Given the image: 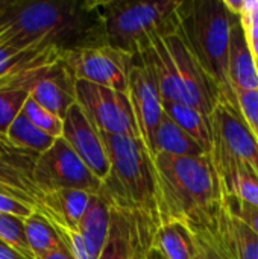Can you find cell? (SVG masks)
I'll return each mask as SVG.
<instances>
[{
	"instance_id": "cell-20",
	"label": "cell",
	"mask_w": 258,
	"mask_h": 259,
	"mask_svg": "<svg viewBox=\"0 0 258 259\" xmlns=\"http://www.w3.org/2000/svg\"><path fill=\"white\" fill-rule=\"evenodd\" d=\"M109 226L111 208L99 194H91L88 208L79 223L78 231L81 232L93 259H99L100 256L109 234Z\"/></svg>"
},
{
	"instance_id": "cell-35",
	"label": "cell",
	"mask_w": 258,
	"mask_h": 259,
	"mask_svg": "<svg viewBox=\"0 0 258 259\" xmlns=\"http://www.w3.org/2000/svg\"><path fill=\"white\" fill-rule=\"evenodd\" d=\"M40 259H75V258H73V255L70 253V250L67 249V246L64 244V246H61L59 249H56V250L50 252L49 255H46L44 258H40Z\"/></svg>"
},
{
	"instance_id": "cell-33",
	"label": "cell",
	"mask_w": 258,
	"mask_h": 259,
	"mask_svg": "<svg viewBox=\"0 0 258 259\" xmlns=\"http://www.w3.org/2000/svg\"><path fill=\"white\" fill-rule=\"evenodd\" d=\"M0 212L11 214V215L21 217V219H27L33 212V209L30 206H27L26 203H23V202H20L11 196L0 194Z\"/></svg>"
},
{
	"instance_id": "cell-30",
	"label": "cell",
	"mask_w": 258,
	"mask_h": 259,
	"mask_svg": "<svg viewBox=\"0 0 258 259\" xmlns=\"http://www.w3.org/2000/svg\"><path fill=\"white\" fill-rule=\"evenodd\" d=\"M224 206L231 215L243 222L258 235V206H254L233 196H224Z\"/></svg>"
},
{
	"instance_id": "cell-11",
	"label": "cell",
	"mask_w": 258,
	"mask_h": 259,
	"mask_svg": "<svg viewBox=\"0 0 258 259\" xmlns=\"http://www.w3.org/2000/svg\"><path fill=\"white\" fill-rule=\"evenodd\" d=\"M128 96L134 109L141 140L151 152L154 134L164 115V108L160 88L151 70L138 55L134 56V62L129 71Z\"/></svg>"
},
{
	"instance_id": "cell-34",
	"label": "cell",
	"mask_w": 258,
	"mask_h": 259,
	"mask_svg": "<svg viewBox=\"0 0 258 259\" xmlns=\"http://www.w3.org/2000/svg\"><path fill=\"white\" fill-rule=\"evenodd\" d=\"M0 259H30L26 255H23L20 250H17L15 247L6 244L5 241L0 240Z\"/></svg>"
},
{
	"instance_id": "cell-25",
	"label": "cell",
	"mask_w": 258,
	"mask_h": 259,
	"mask_svg": "<svg viewBox=\"0 0 258 259\" xmlns=\"http://www.w3.org/2000/svg\"><path fill=\"white\" fill-rule=\"evenodd\" d=\"M55 140L56 138L47 135L35 124H32L21 112L14 118L6 132V141L12 147L29 150L36 155L47 152L53 146Z\"/></svg>"
},
{
	"instance_id": "cell-26",
	"label": "cell",
	"mask_w": 258,
	"mask_h": 259,
	"mask_svg": "<svg viewBox=\"0 0 258 259\" xmlns=\"http://www.w3.org/2000/svg\"><path fill=\"white\" fill-rule=\"evenodd\" d=\"M62 53L55 49H17L12 46L0 44V77L15 73L18 70L61 59Z\"/></svg>"
},
{
	"instance_id": "cell-27",
	"label": "cell",
	"mask_w": 258,
	"mask_h": 259,
	"mask_svg": "<svg viewBox=\"0 0 258 259\" xmlns=\"http://www.w3.org/2000/svg\"><path fill=\"white\" fill-rule=\"evenodd\" d=\"M135 244L129 223L117 212L111 211V226L106 243L99 259H132Z\"/></svg>"
},
{
	"instance_id": "cell-4",
	"label": "cell",
	"mask_w": 258,
	"mask_h": 259,
	"mask_svg": "<svg viewBox=\"0 0 258 259\" xmlns=\"http://www.w3.org/2000/svg\"><path fill=\"white\" fill-rule=\"evenodd\" d=\"M138 56L151 70L163 102L184 103L210 117L214 106L225 100L179 32L157 38Z\"/></svg>"
},
{
	"instance_id": "cell-8",
	"label": "cell",
	"mask_w": 258,
	"mask_h": 259,
	"mask_svg": "<svg viewBox=\"0 0 258 259\" xmlns=\"http://www.w3.org/2000/svg\"><path fill=\"white\" fill-rule=\"evenodd\" d=\"M76 103L99 132L141 138L128 93L76 79Z\"/></svg>"
},
{
	"instance_id": "cell-17",
	"label": "cell",
	"mask_w": 258,
	"mask_h": 259,
	"mask_svg": "<svg viewBox=\"0 0 258 259\" xmlns=\"http://www.w3.org/2000/svg\"><path fill=\"white\" fill-rule=\"evenodd\" d=\"M230 80L236 91H254L258 90V70L255 56L251 50V44L243 27L240 15L234 14L231 44H230Z\"/></svg>"
},
{
	"instance_id": "cell-38",
	"label": "cell",
	"mask_w": 258,
	"mask_h": 259,
	"mask_svg": "<svg viewBox=\"0 0 258 259\" xmlns=\"http://www.w3.org/2000/svg\"><path fill=\"white\" fill-rule=\"evenodd\" d=\"M11 149H12V146H11L6 140H2V138H0V155H3V153L9 152Z\"/></svg>"
},
{
	"instance_id": "cell-1",
	"label": "cell",
	"mask_w": 258,
	"mask_h": 259,
	"mask_svg": "<svg viewBox=\"0 0 258 259\" xmlns=\"http://www.w3.org/2000/svg\"><path fill=\"white\" fill-rule=\"evenodd\" d=\"M0 44L62 55L103 46L100 0H2Z\"/></svg>"
},
{
	"instance_id": "cell-2",
	"label": "cell",
	"mask_w": 258,
	"mask_h": 259,
	"mask_svg": "<svg viewBox=\"0 0 258 259\" xmlns=\"http://www.w3.org/2000/svg\"><path fill=\"white\" fill-rule=\"evenodd\" d=\"M109 173L99 196L131 226L135 256H146L161 228L154 158L141 138L100 132Z\"/></svg>"
},
{
	"instance_id": "cell-41",
	"label": "cell",
	"mask_w": 258,
	"mask_h": 259,
	"mask_svg": "<svg viewBox=\"0 0 258 259\" xmlns=\"http://www.w3.org/2000/svg\"><path fill=\"white\" fill-rule=\"evenodd\" d=\"M255 61H257V70H258V59H255Z\"/></svg>"
},
{
	"instance_id": "cell-24",
	"label": "cell",
	"mask_w": 258,
	"mask_h": 259,
	"mask_svg": "<svg viewBox=\"0 0 258 259\" xmlns=\"http://www.w3.org/2000/svg\"><path fill=\"white\" fill-rule=\"evenodd\" d=\"M152 247L158 249L166 259H193L195 256L193 234L181 223L163 225L154 238Z\"/></svg>"
},
{
	"instance_id": "cell-22",
	"label": "cell",
	"mask_w": 258,
	"mask_h": 259,
	"mask_svg": "<svg viewBox=\"0 0 258 259\" xmlns=\"http://www.w3.org/2000/svg\"><path fill=\"white\" fill-rule=\"evenodd\" d=\"M164 112L181 127L184 129L210 156L211 146H213V134L210 117L202 114L199 109L184 105V103H173V102H163Z\"/></svg>"
},
{
	"instance_id": "cell-32",
	"label": "cell",
	"mask_w": 258,
	"mask_h": 259,
	"mask_svg": "<svg viewBox=\"0 0 258 259\" xmlns=\"http://www.w3.org/2000/svg\"><path fill=\"white\" fill-rule=\"evenodd\" d=\"M193 238H195L193 259H228L208 229L193 234Z\"/></svg>"
},
{
	"instance_id": "cell-19",
	"label": "cell",
	"mask_w": 258,
	"mask_h": 259,
	"mask_svg": "<svg viewBox=\"0 0 258 259\" xmlns=\"http://www.w3.org/2000/svg\"><path fill=\"white\" fill-rule=\"evenodd\" d=\"M91 194L82 190H58L41 197L40 208L53 225L78 229L88 208Z\"/></svg>"
},
{
	"instance_id": "cell-15",
	"label": "cell",
	"mask_w": 258,
	"mask_h": 259,
	"mask_svg": "<svg viewBox=\"0 0 258 259\" xmlns=\"http://www.w3.org/2000/svg\"><path fill=\"white\" fill-rule=\"evenodd\" d=\"M30 97L64 120L70 106L76 103V77L61 59L38 79Z\"/></svg>"
},
{
	"instance_id": "cell-12",
	"label": "cell",
	"mask_w": 258,
	"mask_h": 259,
	"mask_svg": "<svg viewBox=\"0 0 258 259\" xmlns=\"http://www.w3.org/2000/svg\"><path fill=\"white\" fill-rule=\"evenodd\" d=\"M62 138L71 146L94 176L103 182L109 173L108 153L100 132L78 103L71 105L67 111Z\"/></svg>"
},
{
	"instance_id": "cell-29",
	"label": "cell",
	"mask_w": 258,
	"mask_h": 259,
	"mask_svg": "<svg viewBox=\"0 0 258 259\" xmlns=\"http://www.w3.org/2000/svg\"><path fill=\"white\" fill-rule=\"evenodd\" d=\"M0 240L15 247L27 258L33 259L24 234V219L0 212Z\"/></svg>"
},
{
	"instance_id": "cell-14",
	"label": "cell",
	"mask_w": 258,
	"mask_h": 259,
	"mask_svg": "<svg viewBox=\"0 0 258 259\" xmlns=\"http://www.w3.org/2000/svg\"><path fill=\"white\" fill-rule=\"evenodd\" d=\"M61 59L36 64L0 77V138L2 140H6V132L11 123L14 121V118L21 112L23 105L29 99L33 85L53 64L59 62Z\"/></svg>"
},
{
	"instance_id": "cell-31",
	"label": "cell",
	"mask_w": 258,
	"mask_h": 259,
	"mask_svg": "<svg viewBox=\"0 0 258 259\" xmlns=\"http://www.w3.org/2000/svg\"><path fill=\"white\" fill-rule=\"evenodd\" d=\"M236 97L243 118L258 140V90L236 91Z\"/></svg>"
},
{
	"instance_id": "cell-10",
	"label": "cell",
	"mask_w": 258,
	"mask_h": 259,
	"mask_svg": "<svg viewBox=\"0 0 258 259\" xmlns=\"http://www.w3.org/2000/svg\"><path fill=\"white\" fill-rule=\"evenodd\" d=\"M213 146L210 155L233 158L258 175V140L242 115L239 103L220 100L210 115Z\"/></svg>"
},
{
	"instance_id": "cell-5",
	"label": "cell",
	"mask_w": 258,
	"mask_h": 259,
	"mask_svg": "<svg viewBox=\"0 0 258 259\" xmlns=\"http://www.w3.org/2000/svg\"><path fill=\"white\" fill-rule=\"evenodd\" d=\"M178 17V32L198 62L217 83L225 100L237 103L228 73L234 14L224 0H181Z\"/></svg>"
},
{
	"instance_id": "cell-37",
	"label": "cell",
	"mask_w": 258,
	"mask_h": 259,
	"mask_svg": "<svg viewBox=\"0 0 258 259\" xmlns=\"http://www.w3.org/2000/svg\"><path fill=\"white\" fill-rule=\"evenodd\" d=\"M144 259H166V256L158 250V249H155V247H152L148 253H146V256Z\"/></svg>"
},
{
	"instance_id": "cell-28",
	"label": "cell",
	"mask_w": 258,
	"mask_h": 259,
	"mask_svg": "<svg viewBox=\"0 0 258 259\" xmlns=\"http://www.w3.org/2000/svg\"><path fill=\"white\" fill-rule=\"evenodd\" d=\"M21 114L32 123L35 124L38 129H41L43 132H46L47 135L53 137V138H61L62 137V131H64V120L59 118L58 115L52 114L50 111H47L46 108H43L41 105H38L30 96L29 99L24 102Z\"/></svg>"
},
{
	"instance_id": "cell-13",
	"label": "cell",
	"mask_w": 258,
	"mask_h": 259,
	"mask_svg": "<svg viewBox=\"0 0 258 259\" xmlns=\"http://www.w3.org/2000/svg\"><path fill=\"white\" fill-rule=\"evenodd\" d=\"M38 156L33 152L17 147L0 155V194L11 196L33 211L40 208L43 197L32 178Z\"/></svg>"
},
{
	"instance_id": "cell-6",
	"label": "cell",
	"mask_w": 258,
	"mask_h": 259,
	"mask_svg": "<svg viewBox=\"0 0 258 259\" xmlns=\"http://www.w3.org/2000/svg\"><path fill=\"white\" fill-rule=\"evenodd\" d=\"M181 0H106L100 14L108 46L132 56L146 50L157 38L179 29Z\"/></svg>"
},
{
	"instance_id": "cell-40",
	"label": "cell",
	"mask_w": 258,
	"mask_h": 259,
	"mask_svg": "<svg viewBox=\"0 0 258 259\" xmlns=\"http://www.w3.org/2000/svg\"><path fill=\"white\" fill-rule=\"evenodd\" d=\"M132 259H144V256H134Z\"/></svg>"
},
{
	"instance_id": "cell-39",
	"label": "cell",
	"mask_w": 258,
	"mask_h": 259,
	"mask_svg": "<svg viewBox=\"0 0 258 259\" xmlns=\"http://www.w3.org/2000/svg\"><path fill=\"white\" fill-rule=\"evenodd\" d=\"M249 44H251V50H252L255 59H258V39H249Z\"/></svg>"
},
{
	"instance_id": "cell-21",
	"label": "cell",
	"mask_w": 258,
	"mask_h": 259,
	"mask_svg": "<svg viewBox=\"0 0 258 259\" xmlns=\"http://www.w3.org/2000/svg\"><path fill=\"white\" fill-rule=\"evenodd\" d=\"M158 153H169L175 156H208L202 147L166 112L155 129L151 149L152 158H155Z\"/></svg>"
},
{
	"instance_id": "cell-16",
	"label": "cell",
	"mask_w": 258,
	"mask_h": 259,
	"mask_svg": "<svg viewBox=\"0 0 258 259\" xmlns=\"http://www.w3.org/2000/svg\"><path fill=\"white\" fill-rule=\"evenodd\" d=\"M208 231L228 259H258V235L231 215L224 203L214 226Z\"/></svg>"
},
{
	"instance_id": "cell-9",
	"label": "cell",
	"mask_w": 258,
	"mask_h": 259,
	"mask_svg": "<svg viewBox=\"0 0 258 259\" xmlns=\"http://www.w3.org/2000/svg\"><path fill=\"white\" fill-rule=\"evenodd\" d=\"M64 64L76 79L128 93L134 56L108 44L79 49L62 55Z\"/></svg>"
},
{
	"instance_id": "cell-18",
	"label": "cell",
	"mask_w": 258,
	"mask_h": 259,
	"mask_svg": "<svg viewBox=\"0 0 258 259\" xmlns=\"http://www.w3.org/2000/svg\"><path fill=\"white\" fill-rule=\"evenodd\" d=\"M217 171L224 196H233L258 206V175L246 164L233 158L210 155Z\"/></svg>"
},
{
	"instance_id": "cell-23",
	"label": "cell",
	"mask_w": 258,
	"mask_h": 259,
	"mask_svg": "<svg viewBox=\"0 0 258 259\" xmlns=\"http://www.w3.org/2000/svg\"><path fill=\"white\" fill-rule=\"evenodd\" d=\"M24 234L33 259L44 258L50 252L64 246V241L50 220L40 211H33L24 219Z\"/></svg>"
},
{
	"instance_id": "cell-3",
	"label": "cell",
	"mask_w": 258,
	"mask_h": 259,
	"mask_svg": "<svg viewBox=\"0 0 258 259\" xmlns=\"http://www.w3.org/2000/svg\"><path fill=\"white\" fill-rule=\"evenodd\" d=\"M154 167L161 226L181 223L192 234L213 228L224 193L211 158L158 153Z\"/></svg>"
},
{
	"instance_id": "cell-36",
	"label": "cell",
	"mask_w": 258,
	"mask_h": 259,
	"mask_svg": "<svg viewBox=\"0 0 258 259\" xmlns=\"http://www.w3.org/2000/svg\"><path fill=\"white\" fill-rule=\"evenodd\" d=\"M248 35V39H258V24H249L243 26Z\"/></svg>"
},
{
	"instance_id": "cell-7",
	"label": "cell",
	"mask_w": 258,
	"mask_h": 259,
	"mask_svg": "<svg viewBox=\"0 0 258 259\" xmlns=\"http://www.w3.org/2000/svg\"><path fill=\"white\" fill-rule=\"evenodd\" d=\"M32 178L41 194L58 190H82L97 194L102 187V181L94 176L62 137L56 138L53 146L38 156Z\"/></svg>"
}]
</instances>
